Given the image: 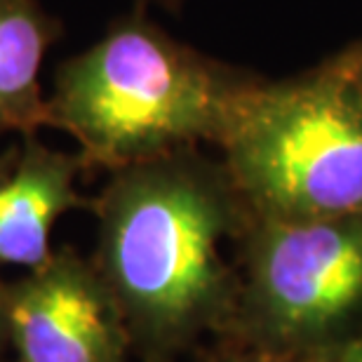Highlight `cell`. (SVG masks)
Instances as JSON below:
<instances>
[{
	"label": "cell",
	"instance_id": "cell-1",
	"mask_svg": "<svg viewBox=\"0 0 362 362\" xmlns=\"http://www.w3.org/2000/svg\"><path fill=\"white\" fill-rule=\"evenodd\" d=\"M90 209L92 264L144 360L168 362L233 322L240 269L223 245L240 243L250 209L221 160L195 146L115 170Z\"/></svg>",
	"mask_w": 362,
	"mask_h": 362
},
{
	"label": "cell",
	"instance_id": "cell-2",
	"mask_svg": "<svg viewBox=\"0 0 362 362\" xmlns=\"http://www.w3.org/2000/svg\"><path fill=\"white\" fill-rule=\"evenodd\" d=\"M259 83L134 10L57 69L47 127L78 144L85 170L115 172L205 141L219 146Z\"/></svg>",
	"mask_w": 362,
	"mask_h": 362
},
{
	"label": "cell",
	"instance_id": "cell-3",
	"mask_svg": "<svg viewBox=\"0 0 362 362\" xmlns=\"http://www.w3.org/2000/svg\"><path fill=\"white\" fill-rule=\"evenodd\" d=\"M219 148L252 216L362 214V99L329 62L259 83Z\"/></svg>",
	"mask_w": 362,
	"mask_h": 362
},
{
	"label": "cell",
	"instance_id": "cell-4",
	"mask_svg": "<svg viewBox=\"0 0 362 362\" xmlns=\"http://www.w3.org/2000/svg\"><path fill=\"white\" fill-rule=\"evenodd\" d=\"M233 322L264 356L332 360L362 337V214L252 216Z\"/></svg>",
	"mask_w": 362,
	"mask_h": 362
},
{
	"label": "cell",
	"instance_id": "cell-5",
	"mask_svg": "<svg viewBox=\"0 0 362 362\" xmlns=\"http://www.w3.org/2000/svg\"><path fill=\"white\" fill-rule=\"evenodd\" d=\"M12 362H129L132 337L92 259L74 247L7 282Z\"/></svg>",
	"mask_w": 362,
	"mask_h": 362
},
{
	"label": "cell",
	"instance_id": "cell-6",
	"mask_svg": "<svg viewBox=\"0 0 362 362\" xmlns=\"http://www.w3.org/2000/svg\"><path fill=\"white\" fill-rule=\"evenodd\" d=\"M81 172V153L57 151L38 134L21 136L10 175L0 184V269L31 271L47 262L54 223L92 202L78 193Z\"/></svg>",
	"mask_w": 362,
	"mask_h": 362
},
{
	"label": "cell",
	"instance_id": "cell-7",
	"mask_svg": "<svg viewBox=\"0 0 362 362\" xmlns=\"http://www.w3.org/2000/svg\"><path fill=\"white\" fill-rule=\"evenodd\" d=\"M59 38V21L38 0H0V136L47 127L40 69Z\"/></svg>",
	"mask_w": 362,
	"mask_h": 362
},
{
	"label": "cell",
	"instance_id": "cell-8",
	"mask_svg": "<svg viewBox=\"0 0 362 362\" xmlns=\"http://www.w3.org/2000/svg\"><path fill=\"white\" fill-rule=\"evenodd\" d=\"M327 62L337 74H341L344 81L351 85V90L362 99V40L353 42L344 52H339Z\"/></svg>",
	"mask_w": 362,
	"mask_h": 362
},
{
	"label": "cell",
	"instance_id": "cell-9",
	"mask_svg": "<svg viewBox=\"0 0 362 362\" xmlns=\"http://www.w3.org/2000/svg\"><path fill=\"white\" fill-rule=\"evenodd\" d=\"M10 332H7V280L0 278V362H10Z\"/></svg>",
	"mask_w": 362,
	"mask_h": 362
},
{
	"label": "cell",
	"instance_id": "cell-10",
	"mask_svg": "<svg viewBox=\"0 0 362 362\" xmlns=\"http://www.w3.org/2000/svg\"><path fill=\"white\" fill-rule=\"evenodd\" d=\"M332 362H362V337L346 346L339 356L332 358Z\"/></svg>",
	"mask_w": 362,
	"mask_h": 362
},
{
	"label": "cell",
	"instance_id": "cell-11",
	"mask_svg": "<svg viewBox=\"0 0 362 362\" xmlns=\"http://www.w3.org/2000/svg\"><path fill=\"white\" fill-rule=\"evenodd\" d=\"M14 158H17V146H10L7 151L0 153V184H3L5 177L10 175V170L14 165Z\"/></svg>",
	"mask_w": 362,
	"mask_h": 362
},
{
	"label": "cell",
	"instance_id": "cell-12",
	"mask_svg": "<svg viewBox=\"0 0 362 362\" xmlns=\"http://www.w3.org/2000/svg\"><path fill=\"white\" fill-rule=\"evenodd\" d=\"M262 362H315V360H292V358H271V356H264Z\"/></svg>",
	"mask_w": 362,
	"mask_h": 362
},
{
	"label": "cell",
	"instance_id": "cell-13",
	"mask_svg": "<svg viewBox=\"0 0 362 362\" xmlns=\"http://www.w3.org/2000/svg\"><path fill=\"white\" fill-rule=\"evenodd\" d=\"M158 3H163V5H175L177 0H158Z\"/></svg>",
	"mask_w": 362,
	"mask_h": 362
}]
</instances>
